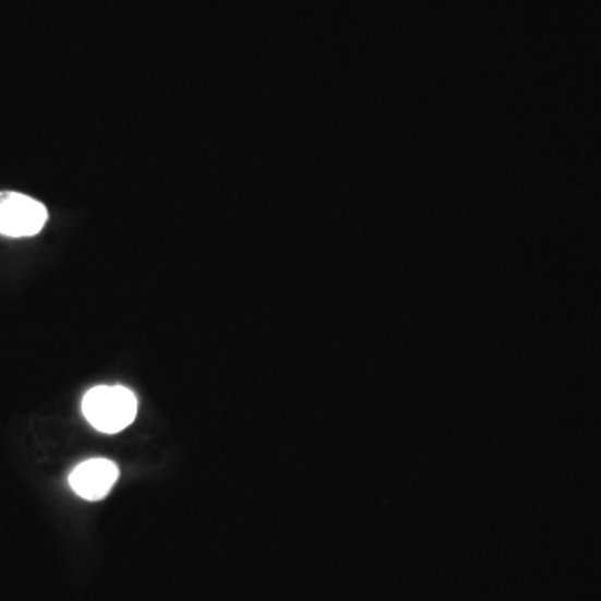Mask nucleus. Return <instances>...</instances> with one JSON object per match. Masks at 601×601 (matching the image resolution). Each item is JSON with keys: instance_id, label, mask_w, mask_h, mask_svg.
Returning <instances> with one entry per match:
<instances>
[{"instance_id": "obj_2", "label": "nucleus", "mask_w": 601, "mask_h": 601, "mask_svg": "<svg viewBox=\"0 0 601 601\" xmlns=\"http://www.w3.org/2000/svg\"><path fill=\"white\" fill-rule=\"evenodd\" d=\"M46 206L25 194L0 193V235L9 238H29L46 226Z\"/></svg>"}, {"instance_id": "obj_3", "label": "nucleus", "mask_w": 601, "mask_h": 601, "mask_svg": "<svg viewBox=\"0 0 601 601\" xmlns=\"http://www.w3.org/2000/svg\"><path fill=\"white\" fill-rule=\"evenodd\" d=\"M118 478L119 468L115 462L96 458L81 462L69 477V483L81 498L97 502L109 495Z\"/></svg>"}, {"instance_id": "obj_1", "label": "nucleus", "mask_w": 601, "mask_h": 601, "mask_svg": "<svg viewBox=\"0 0 601 601\" xmlns=\"http://www.w3.org/2000/svg\"><path fill=\"white\" fill-rule=\"evenodd\" d=\"M82 413L97 431L119 433L135 420L137 399L124 386H97L84 396Z\"/></svg>"}]
</instances>
